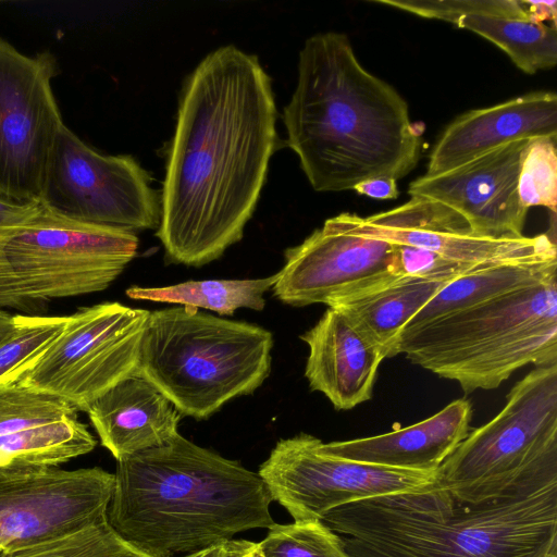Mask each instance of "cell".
<instances>
[{
	"label": "cell",
	"instance_id": "obj_3",
	"mask_svg": "<svg viewBox=\"0 0 557 557\" xmlns=\"http://www.w3.org/2000/svg\"><path fill=\"white\" fill-rule=\"evenodd\" d=\"M116 461L108 522L150 557L191 554L274 523L258 472L180 433Z\"/></svg>",
	"mask_w": 557,
	"mask_h": 557
},
{
	"label": "cell",
	"instance_id": "obj_35",
	"mask_svg": "<svg viewBox=\"0 0 557 557\" xmlns=\"http://www.w3.org/2000/svg\"><path fill=\"white\" fill-rule=\"evenodd\" d=\"M524 5L529 18L534 23H544V21H552L556 24L557 17V2L556 1H521Z\"/></svg>",
	"mask_w": 557,
	"mask_h": 557
},
{
	"label": "cell",
	"instance_id": "obj_24",
	"mask_svg": "<svg viewBox=\"0 0 557 557\" xmlns=\"http://www.w3.org/2000/svg\"><path fill=\"white\" fill-rule=\"evenodd\" d=\"M276 277L273 274L250 280L187 281L165 287L133 286L126 290V295L137 300L177 304L232 315L240 308L263 310L264 294L272 289Z\"/></svg>",
	"mask_w": 557,
	"mask_h": 557
},
{
	"label": "cell",
	"instance_id": "obj_27",
	"mask_svg": "<svg viewBox=\"0 0 557 557\" xmlns=\"http://www.w3.org/2000/svg\"><path fill=\"white\" fill-rule=\"evenodd\" d=\"M0 557H150L122 539L108 519Z\"/></svg>",
	"mask_w": 557,
	"mask_h": 557
},
{
	"label": "cell",
	"instance_id": "obj_31",
	"mask_svg": "<svg viewBox=\"0 0 557 557\" xmlns=\"http://www.w3.org/2000/svg\"><path fill=\"white\" fill-rule=\"evenodd\" d=\"M372 2L454 25L463 15L530 21L524 5L519 0H372Z\"/></svg>",
	"mask_w": 557,
	"mask_h": 557
},
{
	"label": "cell",
	"instance_id": "obj_4",
	"mask_svg": "<svg viewBox=\"0 0 557 557\" xmlns=\"http://www.w3.org/2000/svg\"><path fill=\"white\" fill-rule=\"evenodd\" d=\"M321 520L348 557H557V484L466 504L435 479L342 505Z\"/></svg>",
	"mask_w": 557,
	"mask_h": 557
},
{
	"label": "cell",
	"instance_id": "obj_12",
	"mask_svg": "<svg viewBox=\"0 0 557 557\" xmlns=\"http://www.w3.org/2000/svg\"><path fill=\"white\" fill-rule=\"evenodd\" d=\"M322 441L300 433L280 440L259 467L274 500L294 521L321 520L356 500L411 492L431 484L436 472L387 468L332 456Z\"/></svg>",
	"mask_w": 557,
	"mask_h": 557
},
{
	"label": "cell",
	"instance_id": "obj_39",
	"mask_svg": "<svg viewBox=\"0 0 557 557\" xmlns=\"http://www.w3.org/2000/svg\"><path fill=\"white\" fill-rule=\"evenodd\" d=\"M224 549H225L224 557H234L230 552L226 550L225 547H224Z\"/></svg>",
	"mask_w": 557,
	"mask_h": 557
},
{
	"label": "cell",
	"instance_id": "obj_5",
	"mask_svg": "<svg viewBox=\"0 0 557 557\" xmlns=\"http://www.w3.org/2000/svg\"><path fill=\"white\" fill-rule=\"evenodd\" d=\"M397 354L466 395L495 389L527 364H556L557 272L403 332Z\"/></svg>",
	"mask_w": 557,
	"mask_h": 557
},
{
	"label": "cell",
	"instance_id": "obj_1",
	"mask_svg": "<svg viewBox=\"0 0 557 557\" xmlns=\"http://www.w3.org/2000/svg\"><path fill=\"white\" fill-rule=\"evenodd\" d=\"M276 117L270 76L234 45L186 77L156 234L170 262L201 267L243 238L276 148Z\"/></svg>",
	"mask_w": 557,
	"mask_h": 557
},
{
	"label": "cell",
	"instance_id": "obj_19",
	"mask_svg": "<svg viewBox=\"0 0 557 557\" xmlns=\"http://www.w3.org/2000/svg\"><path fill=\"white\" fill-rule=\"evenodd\" d=\"M471 418V403L459 398L412 425L370 437L322 442L321 448L357 462L434 472L468 436Z\"/></svg>",
	"mask_w": 557,
	"mask_h": 557
},
{
	"label": "cell",
	"instance_id": "obj_7",
	"mask_svg": "<svg viewBox=\"0 0 557 557\" xmlns=\"http://www.w3.org/2000/svg\"><path fill=\"white\" fill-rule=\"evenodd\" d=\"M436 481L466 504L557 484V363L517 382L505 407L445 459Z\"/></svg>",
	"mask_w": 557,
	"mask_h": 557
},
{
	"label": "cell",
	"instance_id": "obj_16",
	"mask_svg": "<svg viewBox=\"0 0 557 557\" xmlns=\"http://www.w3.org/2000/svg\"><path fill=\"white\" fill-rule=\"evenodd\" d=\"M531 139L497 147L455 169L412 181L408 195L441 202L490 238H520L528 209L518 196L521 154Z\"/></svg>",
	"mask_w": 557,
	"mask_h": 557
},
{
	"label": "cell",
	"instance_id": "obj_21",
	"mask_svg": "<svg viewBox=\"0 0 557 557\" xmlns=\"http://www.w3.org/2000/svg\"><path fill=\"white\" fill-rule=\"evenodd\" d=\"M455 278L397 275L327 307L341 312L385 358H391L398 355V341L409 321Z\"/></svg>",
	"mask_w": 557,
	"mask_h": 557
},
{
	"label": "cell",
	"instance_id": "obj_29",
	"mask_svg": "<svg viewBox=\"0 0 557 557\" xmlns=\"http://www.w3.org/2000/svg\"><path fill=\"white\" fill-rule=\"evenodd\" d=\"M257 546L263 557H348L338 534L322 520L274 522Z\"/></svg>",
	"mask_w": 557,
	"mask_h": 557
},
{
	"label": "cell",
	"instance_id": "obj_32",
	"mask_svg": "<svg viewBox=\"0 0 557 557\" xmlns=\"http://www.w3.org/2000/svg\"><path fill=\"white\" fill-rule=\"evenodd\" d=\"M398 246L401 273L404 275L459 277L476 269L484 268L459 264L420 248Z\"/></svg>",
	"mask_w": 557,
	"mask_h": 557
},
{
	"label": "cell",
	"instance_id": "obj_33",
	"mask_svg": "<svg viewBox=\"0 0 557 557\" xmlns=\"http://www.w3.org/2000/svg\"><path fill=\"white\" fill-rule=\"evenodd\" d=\"M352 190L373 199H396L399 195L396 181L391 177H375L357 184Z\"/></svg>",
	"mask_w": 557,
	"mask_h": 557
},
{
	"label": "cell",
	"instance_id": "obj_18",
	"mask_svg": "<svg viewBox=\"0 0 557 557\" xmlns=\"http://www.w3.org/2000/svg\"><path fill=\"white\" fill-rule=\"evenodd\" d=\"M300 339L309 348L305 376L311 391L322 393L336 410L371 399L385 357L341 312L329 307Z\"/></svg>",
	"mask_w": 557,
	"mask_h": 557
},
{
	"label": "cell",
	"instance_id": "obj_36",
	"mask_svg": "<svg viewBox=\"0 0 557 557\" xmlns=\"http://www.w3.org/2000/svg\"><path fill=\"white\" fill-rule=\"evenodd\" d=\"M224 547L234 557H263L257 546V543L246 540H231L224 543Z\"/></svg>",
	"mask_w": 557,
	"mask_h": 557
},
{
	"label": "cell",
	"instance_id": "obj_15",
	"mask_svg": "<svg viewBox=\"0 0 557 557\" xmlns=\"http://www.w3.org/2000/svg\"><path fill=\"white\" fill-rule=\"evenodd\" d=\"M284 258L272 290L280 301L294 307L329 306L404 275L398 245L347 233L329 220L301 244L286 249Z\"/></svg>",
	"mask_w": 557,
	"mask_h": 557
},
{
	"label": "cell",
	"instance_id": "obj_20",
	"mask_svg": "<svg viewBox=\"0 0 557 557\" xmlns=\"http://www.w3.org/2000/svg\"><path fill=\"white\" fill-rule=\"evenodd\" d=\"M101 445L120 460L160 446L178 433L182 416L148 380L133 374L87 409Z\"/></svg>",
	"mask_w": 557,
	"mask_h": 557
},
{
	"label": "cell",
	"instance_id": "obj_25",
	"mask_svg": "<svg viewBox=\"0 0 557 557\" xmlns=\"http://www.w3.org/2000/svg\"><path fill=\"white\" fill-rule=\"evenodd\" d=\"M455 25L500 48L527 74L553 69L557 63L556 25L482 15H463Z\"/></svg>",
	"mask_w": 557,
	"mask_h": 557
},
{
	"label": "cell",
	"instance_id": "obj_38",
	"mask_svg": "<svg viewBox=\"0 0 557 557\" xmlns=\"http://www.w3.org/2000/svg\"><path fill=\"white\" fill-rule=\"evenodd\" d=\"M224 544H220L178 557H224Z\"/></svg>",
	"mask_w": 557,
	"mask_h": 557
},
{
	"label": "cell",
	"instance_id": "obj_34",
	"mask_svg": "<svg viewBox=\"0 0 557 557\" xmlns=\"http://www.w3.org/2000/svg\"><path fill=\"white\" fill-rule=\"evenodd\" d=\"M39 202H22L0 194V228L15 224L37 208Z\"/></svg>",
	"mask_w": 557,
	"mask_h": 557
},
{
	"label": "cell",
	"instance_id": "obj_23",
	"mask_svg": "<svg viewBox=\"0 0 557 557\" xmlns=\"http://www.w3.org/2000/svg\"><path fill=\"white\" fill-rule=\"evenodd\" d=\"M96 440L78 416L0 437V468L58 467L86 455Z\"/></svg>",
	"mask_w": 557,
	"mask_h": 557
},
{
	"label": "cell",
	"instance_id": "obj_2",
	"mask_svg": "<svg viewBox=\"0 0 557 557\" xmlns=\"http://www.w3.org/2000/svg\"><path fill=\"white\" fill-rule=\"evenodd\" d=\"M287 145L317 191H344L409 174L421 153L406 100L358 61L349 38L327 32L299 52L298 79L283 111Z\"/></svg>",
	"mask_w": 557,
	"mask_h": 557
},
{
	"label": "cell",
	"instance_id": "obj_37",
	"mask_svg": "<svg viewBox=\"0 0 557 557\" xmlns=\"http://www.w3.org/2000/svg\"><path fill=\"white\" fill-rule=\"evenodd\" d=\"M15 325V314L0 309V343L9 336Z\"/></svg>",
	"mask_w": 557,
	"mask_h": 557
},
{
	"label": "cell",
	"instance_id": "obj_26",
	"mask_svg": "<svg viewBox=\"0 0 557 557\" xmlns=\"http://www.w3.org/2000/svg\"><path fill=\"white\" fill-rule=\"evenodd\" d=\"M74 416L78 411L71 404L20 376L0 383V437Z\"/></svg>",
	"mask_w": 557,
	"mask_h": 557
},
{
	"label": "cell",
	"instance_id": "obj_22",
	"mask_svg": "<svg viewBox=\"0 0 557 557\" xmlns=\"http://www.w3.org/2000/svg\"><path fill=\"white\" fill-rule=\"evenodd\" d=\"M553 272H557V258L505 262L476 269L445 285L409 321L403 332L527 286Z\"/></svg>",
	"mask_w": 557,
	"mask_h": 557
},
{
	"label": "cell",
	"instance_id": "obj_10",
	"mask_svg": "<svg viewBox=\"0 0 557 557\" xmlns=\"http://www.w3.org/2000/svg\"><path fill=\"white\" fill-rule=\"evenodd\" d=\"M40 202L66 218L134 232L158 228L160 195L131 156L102 154L64 124L55 136Z\"/></svg>",
	"mask_w": 557,
	"mask_h": 557
},
{
	"label": "cell",
	"instance_id": "obj_8",
	"mask_svg": "<svg viewBox=\"0 0 557 557\" xmlns=\"http://www.w3.org/2000/svg\"><path fill=\"white\" fill-rule=\"evenodd\" d=\"M137 248L134 232L79 222L39 202L0 228V309L32 315L51 299L102 292Z\"/></svg>",
	"mask_w": 557,
	"mask_h": 557
},
{
	"label": "cell",
	"instance_id": "obj_17",
	"mask_svg": "<svg viewBox=\"0 0 557 557\" xmlns=\"http://www.w3.org/2000/svg\"><path fill=\"white\" fill-rule=\"evenodd\" d=\"M540 137L557 139L554 91H533L460 114L440 135L425 175L449 171L511 141Z\"/></svg>",
	"mask_w": 557,
	"mask_h": 557
},
{
	"label": "cell",
	"instance_id": "obj_11",
	"mask_svg": "<svg viewBox=\"0 0 557 557\" xmlns=\"http://www.w3.org/2000/svg\"><path fill=\"white\" fill-rule=\"evenodd\" d=\"M55 55L20 52L0 37V194L40 202L49 156L64 124L51 82Z\"/></svg>",
	"mask_w": 557,
	"mask_h": 557
},
{
	"label": "cell",
	"instance_id": "obj_9",
	"mask_svg": "<svg viewBox=\"0 0 557 557\" xmlns=\"http://www.w3.org/2000/svg\"><path fill=\"white\" fill-rule=\"evenodd\" d=\"M150 311L106 301L84 307L50 347L18 376L78 412L124 379L136 374Z\"/></svg>",
	"mask_w": 557,
	"mask_h": 557
},
{
	"label": "cell",
	"instance_id": "obj_14",
	"mask_svg": "<svg viewBox=\"0 0 557 557\" xmlns=\"http://www.w3.org/2000/svg\"><path fill=\"white\" fill-rule=\"evenodd\" d=\"M327 220L350 234L420 248L470 267L557 258L555 240L547 234L520 238L479 236L457 211L423 198L411 197L401 206L369 216L344 212Z\"/></svg>",
	"mask_w": 557,
	"mask_h": 557
},
{
	"label": "cell",
	"instance_id": "obj_28",
	"mask_svg": "<svg viewBox=\"0 0 557 557\" xmlns=\"http://www.w3.org/2000/svg\"><path fill=\"white\" fill-rule=\"evenodd\" d=\"M69 315L15 314V325L0 343V383L18 376L63 332Z\"/></svg>",
	"mask_w": 557,
	"mask_h": 557
},
{
	"label": "cell",
	"instance_id": "obj_6",
	"mask_svg": "<svg viewBox=\"0 0 557 557\" xmlns=\"http://www.w3.org/2000/svg\"><path fill=\"white\" fill-rule=\"evenodd\" d=\"M270 331L175 307L150 312L137 374L181 416L206 420L227 401L252 394L271 371Z\"/></svg>",
	"mask_w": 557,
	"mask_h": 557
},
{
	"label": "cell",
	"instance_id": "obj_30",
	"mask_svg": "<svg viewBox=\"0 0 557 557\" xmlns=\"http://www.w3.org/2000/svg\"><path fill=\"white\" fill-rule=\"evenodd\" d=\"M518 196L521 205L528 210L531 207L542 206L556 213V139L540 137L528 143L521 154Z\"/></svg>",
	"mask_w": 557,
	"mask_h": 557
},
{
	"label": "cell",
	"instance_id": "obj_13",
	"mask_svg": "<svg viewBox=\"0 0 557 557\" xmlns=\"http://www.w3.org/2000/svg\"><path fill=\"white\" fill-rule=\"evenodd\" d=\"M114 473L92 467L0 468V552L108 519Z\"/></svg>",
	"mask_w": 557,
	"mask_h": 557
}]
</instances>
